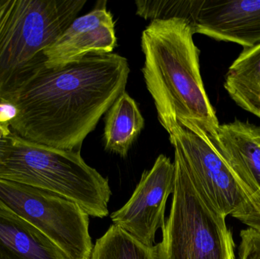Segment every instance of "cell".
Masks as SVG:
<instances>
[{
	"instance_id": "7a4b0ae2",
	"label": "cell",
	"mask_w": 260,
	"mask_h": 259,
	"mask_svg": "<svg viewBox=\"0 0 260 259\" xmlns=\"http://www.w3.org/2000/svg\"><path fill=\"white\" fill-rule=\"evenodd\" d=\"M142 49L145 85L165 130L189 123L215 139L219 122L205 89L200 50L187 21L152 20L142 32Z\"/></svg>"
},
{
	"instance_id": "277c9868",
	"label": "cell",
	"mask_w": 260,
	"mask_h": 259,
	"mask_svg": "<svg viewBox=\"0 0 260 259\" xmlns=\"http://www.w3.org/2000/svg\"><path fill=\"white\" fill-rule=\"evenodd\" d=\"M85 0H11L0 29V100L45 65L44 51L76 19Z\"/></svg>"
},
{
	"instance_id": "9a60e30c",
	"label": "cell",
	"mask_w": 260,
	"mask_h": 259,
	"mask_svg": "<svg viewBox=\"0 0 260 259\" xmlns=\"http://www.w3.org/2000/svg\"><path fill=\"white\" fill-rule=\"evenodd\" d=\"M224 86L226 91H259L260 44L244 48L229 67Z\"/></svg>"
},
{
	"instance_id": "7c38bea8",
	"label": "cell",
	"mask_w": 260,
	"mask_h": 259,
	"mask_svg": "<svg viewBox=\"0 0 260 259\" xmlns=\"http://www.w3.org/2000/svg\"><path fill=\"white\" fill-rule=\"evenodd\" d=\"M0 259H70L31 224L0 206Z\"/></svg>"
},
{
	"instance_id": "ffe728a7",
	"label": "cell",
	"mask_w": 260,
	"mask_h": 259,
	"mask_svg": "<svg viewBox=\"0 0 260 259\" xmlns=\"http://www.w3.org/2000/svg\"><path fill=\"white\" fill-rule=\"evenodd\" d=\"M11 132H12V131L10 130L9 127H6V126L0 124V141H1L2 138H3V137L9 135V133H11Z\"/></svg>"
},
{
	"instance_id": "8fae6325",
	"label": "cell",
	"mask_w": 260,
	"mask_h": 259,
	"mask_svg": "<svg viewBox=\"0 0 260 259\" xmlns=\"http://www.w3.org/2000/svg\"><path fill=\"white\" fill-rule=\"evenodd\" d=\"M210 139L260 213V126L235 120Z\"/></svg>"
},
{
	"instance_id": "6da1fadb",
	"label": "cell",
	"mask_w": 260,
	"mask_h": 259,
	"mask_svg": "<svg viewBox=\"0 0 260 259\" xmlns=\"http://www.w3.org/2000/svg\"><path fill=\"white\" fill-rule=\"evenodd\" d=\"M129 72L127 59L117 53L44 65L8 100L18 109L12 132L53 149L81 152L84 140L124 92Z\"/></svg>"
},
{
	"instance_id": "ac0fdd59",
	"label": "cell",
	"mask_w": 260,
	"mask_h": 259,
	"mask_svg": "<svg viewBox=\"0 0 260 259\" xmlns=\"http://www.w3.org/2000/svg\"><path fill=\"white\" fill-rule=\"evenodd\" d=\"M18 109L11 101L0 100V124L10 127L12 122L16 118Z\"/></svg>"
},
{
	"instance_id": "9c48e42d",
	"label": "cell",
	"mask_w": 260,
	"mask_h": 259,
	"mask_svg": "<svg viewBox=\"0 0 260 259\" xmlns=\"http://www.w3.org/2000/svg\"><path fill=\"white\" fill-rule=\"evenodd\" d=\"M176 182L174 162L159 155L149 170L142 173L127 202L111 214L113 225L147 246H152L156 233L165 224L167 201L174 193Z\"/></svg>"
},
{
	"instance_id": "ba28073f",
	"label": "cell",
	"mask_w": 260,
	"mask_h": 259,
	"mask_svg": "<svg viewBox=\"0 0 260 259\" xmlns=\"http://www.w3.org/2000/svg\"><path fill=\"white\" fill-rule=\"evenodd\" d=\"M145 19L181 18L192 33L250 48L260 44V0L136 1Z\"/></svg>"
},
{
	"instance_id": "4fadbf2b",
	"label": "cell",
	"mask_w": 260,
	"mask_h": 259,
	"mask_svg": "<svg viewBox=\"0 0 260 259\" xmlns=\"http://www.w3.org/2000/svg\"><path fill=\"white\" fill-rule=\"evenodd\" d=\"M108 112L104 132L105 149L125 158L143 129L145 120L137 103L126 91Z\"/></svg>"
},
{
	"instance_id": "30bf717a",
	"label": "cell",
	"mask_w": 260,
	"mask_h": 259,
	"mask_svg": "<svg viewBox=\"0 0 260 259\" xmlns=\"http://www.w3.org/2000/svg\"><path fill=\"white\" fill-rule=\"evenodd\" d=\"M107 2H98L89 13L76 18L44 51L47 67L58 66L88 54L112 53L117 45L112 14Z\"/></svg>"
},
{
	"instance_id": "3957f363",
	"label": "cell",
	"mask_w": 260,
	"mask_h": 259,
	"mask_svg": "<svg viewBox=\"0 0 260 259\" xmlns=\"http://www.w3.org/2000/svg\"><path fill=\"white\" fill-rule=\"evenodd\" d=\"M80 152L53 149L11 132L0 141V179L53 192L91 217L104 218L109 214V182Z\"/></svg>"
},
{
	"instance_id": "5b68a950",
	"label": "cell",
	"mask_w": 260,
	"mask_h": 259,
	"mask_svg": "<svg viewBox=\"0 0 260 259\" xmlns=\"http://www.w3.org/2000/svg\"><path fill=\"white\" fill-rule=\"evenodd\" d=\"M175 188L157 245L159 259H236L226 217L212 206L174 152Z\"/></svg>"
},
{
	"instance_id": "5bb4252c",
	"label": "cell",
	"mask_w": 260,
	"mask_h": 259,
	"mask_svg": "<svg viewBox=\"0 0 260 259\" xmlns=\"http://www.w3.org/2000/svg\"><path fill=\"white\" fill-rule=\"evenodd\" d=\"M90 259L159 258L155 246H145L113 225L101 238L98 239Z\"/></svg>"
},
{
	"instance_id": "2e32d148",
	"label": "cell",
	"mask_w": 260,
	"mask_h": 259,
	"mask_svg": "<svg viewBox=\"0 0 260 259\" xmlns=\"http://www.w3.org/2000/svg\"><path fill=\"white\" fill-rule=\"evenodd\" d=\"M238 259H260V231L249 228L241 231Z\"/></svg>"
},
{
	"instance_id": "52a82bcc",
	"label": "cell",
	"mask_w": 260,
	"mask_h": 259,
	"mask_svg": "<svg viewBox=\"0 0 260 259\" xmlns=\"http://www.w3.org/2000/svg\"><path fill=\"white\" fill-rule=\"evenodd\" d=\"M0 206L38 228L70 259H90L89 215L76 202L53 192L0 179Z\"/></svg>"
},
{
	"instance_id": "e0dca14e",
	"label": "cell",
	"mask_w": 260,
	"mask_h": 259,
	"mask_svg": "<svg viewBox=\"0 0 260 259\" xmlns=\"http://www.w3.org/2000/svg\"><path fill=\"white\" fill-rule=\"evenodd\" d=\"M227 92L238 106L260 120V90L257 91L229 90Z\"/></svg>"
},
{
	"instance_id": "8992f818",
	"label": "cell",
	"mask_w": 260,
	"mask_h": 259,
	"mask_svg": "<svg viewBox=\"0 0 260 259\" xmlns=\"http://www.w3.org/2000/svg\"><path fill=\"white\" fill-rule=\"evenodd\" d=\"M170 141L212 206L260 231V213L207 134L189 123L172 125Z\"/></svg>"
},
{
	"instance_id": "d6986e66",
	"label": "cell",
	"mask_w": 260,
	"mask_h": 259,
	"mask_svg": "<svg viewBox=\"0 0 260 259\" xmlns=\"http://www.w3.org/2000/svg\"><path fill=\"white\" fill-rule=\"evenodd\" d=\"M10 5L11 0H0V29L6 19Z\"/></svg>"
}]
</instances>
